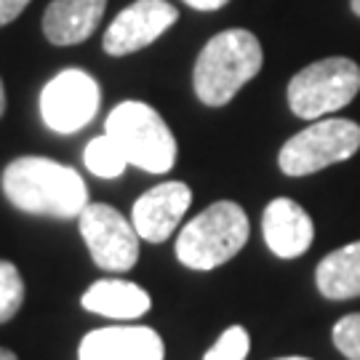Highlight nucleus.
<instances>
[{
	"instance_id": "obj_1",
	"label": "nucleus",
	"mask_w": 360,
	"mask_h": 360,
	"mask_svg": "<svg viewBox=\"0 0 360 360\" xmlns=\"http://www.w3.org/2000/svg\"><path fill=\"white\" fill-rule=\"evenodd\" d=\"M3 193L11 206L38 217L72 219L89 206V187L75 168L38 155L16 158L6 166Z\"/></svg>"
},
{
	"instance_id": "obj_2",
	"label": "nucleus",
	"mask_w": 360,
	"mask_h": 360,
	"mask_svg": "<svg viewBox=\"0 0 360 360\" xmlns=\"http://www.w3.org/2000/svg\"><path fill=\"white\" fill-rule=\"evenodd\" d=\"M264 65V51L254 32L224 30L203 46L193 70L198 99L208 107H224Z\"/></svg>"
},
{
	"instance_id": "obj_3",
	"label": "nucleus",
	"mask_w": 360,
	"mask_h": 360,
	"mask_svg": "<svg viewBox=\"0 0 360 360\" xmlns=\"http://www.w3.org/2000/svg\"><path fill=\"white\" fill-rule=\"evenodd\" d=\"M248 232L251 224L243 208L232 200H219L181 227L176 259L190 270H217L243 248Z\"/></svg>"
},
{
	"instance_id": "obj_4",
	"label": "nucleus",
	"mask_w": 360,
	"mask_h": 360,
	"mask_svg": "<svg viewBox=\"0 0 360 360\" xmlns=\"http://www.w3.org/2000/svg\"><path fill=\"white\" fill-rule=\"evenodd\" d=\"M104 134L126 155L129 166L166 174L176 163V139L160 112L144 102H123L107 115Z\"/></svg>"
},
{
	"instance_id": "obj_5",
	"label": "nucleus",
	"mask_w": 360,
	"mask_h": 360,
	"mask_svg": "<svg viewBox=\"0 0 360 360\" xmlns=\"http://www.w3.org/2000/svg\"><path fill=\"white\" fill-rule=\"evenodd\" d=\"M360 91V67L347 56H328L299 70L288 83V107L296 117L318 120L347 107Z\"/></svg>"
},
{
	"instance_id": "obj_6",
	"label": "nucleus",
	"mask_w": 360,
	"mask_h": 360,
	"mask_svg": "<svg viewBox=\"0 0 360 360\" xmlns=\"http://www.w3.org/2000/svg\"><path fill=\"white\" fill-rule=\"evenodd\" d=\"M360 150V126L347 117H326L299 131L281 147L278 166L285 176H309L315 171L349 160Z\"/></svg>"
},
{
	"instance_id": "obj_7",
	"label": "nucleus",
	"mask_w": 360,
	"mask_h": 360,
	"mask_svg": "<svg viewBox=\"0 0 360 360\" xmlns=\"http://www.w3.org/2000/svg\"><path fill=\"white\" fill-rule=\"evenodd\" d=\"M80 235L94 264L104 272H129L139 259V232L134 221L107 203H89L80 211Z\"/></svg>"
},
{
	"instance_id": "obj_8",
	"label": "nucleus",
	"mask_w": 360,
	"mask_h": 360,
	"mask_svg": "<svg viewBox=\"0 0 360 360\" xmlns=\"http://www.w3.org/2000/svg\"><path fill=\"white\" fill-rule=\"evenodd\" d=\"M99 83L83 70H62L40 91V115L56 134H75L99 112Z\"/></svg>"
},
{
	"instance_id": "obj_9",
	"label": "nucleus",
	"mask_w": 360,
	"mask_h": 360,
	"mask_svg": "<svg viewBox=\"0 0 360 360\" xmlns=\"http://www.w3.org/2000/svg\"><path fill=\"white\" fill-rule=\"evenodd\" d=\"M179 11L168 0H136L117 13L104 32V51L110 56H129L147 49L171 25H176Z\"/></svg>"
},
{
	"instance_id": "obj_10",
	"label": "nucleus",
	"mask_w": 360,
	"mask_h": 360,
	"mask_svg": "<svg viewBox=\"0 0 360 360\" xmlns=\"http://www.w3.org/2000/svg\"><path fill=\"white\" fill-rule=\"evenodd\" d=\"M190 203H193V190L184 181L158 184L134 203L131 211L134 230L150 243H163L176 232Z\"/></svg>"
},
{
	"instance_id": "obj_11",
	"label": "nucleus",
	"mask_w": 360,
	"mask_h": 360,
	"mask_svg": "<svg viewBox=\"0 0 360 360\" xmlns=\"http://www.w3.org/2000/svg\"><path fill=\"white\" fill-rule=\"evenodd\" d=\"M80 360H163V339L150 326H110L91 331L80 347Z\"/></svg>"
},
{
	"instance_id": "obj_12",
	"label": "nucleus",
	"mask_w": 360,
	"mask_h": 360,
	"mask_svg": "<svg viewBox=\"0 0 360 360\" xmlns=\"http://www.w3.org/2000/svg\"><path fill=\"white\" fill-rule=\"evenodd\" d=\"M262 232H264V243L270 245V251L275 257L296 259L312 245L315 224H312L307 211L296 200L275 198L270 206L264 208Z\"/></svg>"
},
{
	"instance_id": "obj_13",
	"label": "nucleus",
	"mask_w": 360,
	"mask_h": 360,
	"mask_svg": "<svg viewBox=\"0 0 360 360\" xmlns=\"http://www.w3.org/2000/svg\"><path fill=\"white\" fill-rule=\"evenodd\" d=\"M107 0H53L43 13V32L53 46L89 40L102 22Z\"/></svg>"
},
{
	"instance_id": "obj_14",
	"label": "nucleus",
	"mask_w": 360,
	"mask_h": 360,
	"mask_svg": "<svg viewBox=\"0 0 360 360\" xmlns=\"http://www.w3.org/2000/svg\"><path fill=\"white\" fill-rule=\"evenodd\" d=\"M83 309L112 318V321H134L142 318L147 309L153 307V299L142 285L131 281H96L80 299Z\"/></svg>"
},
{
	"instance_id": "obj_15",
	"label": "nucleus",
	"mask_w": 360,
	"mask_h": 360,
	"mask_svg": "<svg viewBox=\"0 0 360 360\" xmlns=\"http://www.w3.org/2000/svg\"><path fill=\"white\" fill-rule=\"evenodd\" d=\"M315 283L326 299H355L360 296V240L347 243L321 259Z\"/></svg>"
},
{
	"instance_id": "obj_16",
	"label": "nucleus",
	"mask_w": 360,
	"mask_h": 360,
	"mask_svg": "<svg viewBox=\"0 0 360 360\" xmlns=\"http://www.w3.org/2000/svg\"><path fill=\"white\" fill-rule=\"evenodd\" d=\"M83 160H86V168H89L94 176H102V179H117L129 160L126 155L117 150V144L104 134V136H96L91 139L86 153H83Z\"/></svg>"
},
{
	"instance_id": "obj_17",
	"label": "nucleus",
	"mask_w": 360,
	"mask_h": 360,
	"mask_svg": "<svg viewBox=\"0 0 360 360\" xmlns=\"http://www.w3.org/2000/svg\"><path fill=\"white\" fill-rule=\"evenodd\" d=\"M25 302V281L16 264L0 259V323H8Z\"/></svg>"
},
{
	"instance_id": "obj_18",
	"label": "nucleus",
	"mask_w": 360,
	"mask_h": 360,
	"mask_svg": "<svg viewBox=\"0 0 360 360\" xmlns=\"http://www.w3.org/2000/svg\"><path fill=\"white\" fill-rule=\"evenodd\" d=\"M251 349V339L243 326H230L224 334L217 339V345L208 349L203 360H245Z\"/></svg>"
},
{
	"instance_id": "obj_19",
	"label": "nucleus",
	"mask_w": 360,
	"mask_h": 360,
	"mask_svg": "<svg viewBox=\"0 0 360 360\" xmlns=\"http://www.w3.org/2000/svg\"><path fill=\"white\" fill-rule=\"evenodd\" d=\"M334 345L347 360H360V312L339 318L334 326Z\"/></svg>"
},
{
	"instance_id": "obj_20",
	"label": "nucleus",
	"mask_w": 360,
	"mask_h": 360,
	"mask_svg": "<svg viewBox=\"0 0 360 360\" xmlns=\"http://www.w3.org/2000/svg\"><path fill=\"white\" fill-rule=\"evenodd\" d=\"M27 6H30V0H0V27L11 25Z\"/></svg>"
},
{
	"instance_id": "obj_21",
	"label": "nucleus",
	"mask_w": 360,
	"mask_h": 360,
	"mask_svg": "<svg viewBox=\"0 0 360 360\" xmlns=\"http://www.w3.org/2000/svg\"><path fill=\"white\" fill-rule=\"evenodd\" d=\"M190 8H198V11H217L221 6H227L230 0H184Z\"/></svg>"
},
{
	"instance_id": "obj_22",
	"label": "nucleus",
	"mask_w": 360,
	"mask_h": 360,
	"mask_svg": "<svg viewBox=\"0 0 360 360\" xmlns=\"http://www.w3.org/2000/svg\"><path fill=\"white\" fill-rule=\"evenodd\" d=\"M6 112V89H3V80H0V117Z\"/></svg>"
},
{
	"instance_id": "obj_23",
	"label": "nucleus",
	"mask_w": 360,
	"mask_h": 360,
	"mask_svg": "<svg viewBox=\"0 0 360 360\" xmlns=\"http://www.w3.org/2000/svg\"><path fill=\"white\" fill-rule=\"evenodd\" d=\"M0 360H19V358H16V355H13L11 349L0 347Z\"/></svg>"
},
{
	"instance_id": "obj_24",
	"label": "nucleus",
	"mask_w": 360,
	"mask_h": 360,
	"mask_svg": "<svg viewBox=\"0 0 360 360\" xmlns=\"http://www.w3.org/2000/svg\"><path fill=\"white\" fill-rule=\"evenodd\" d=\"M349 8H352V11L360 16V0H349Z\"/></svg>"
},
{
	"instance_id": "obj_25",
	"label": "nucleus",
	"mask_w": 360,
	"mask_h": 360,
	"mask_svg": "<svg viewBox=\"0 0 360 360\" xmlns=\"http://www.w3.org/2000/svg\"><path fill=\"white\" fill-rule=\"evenodd\" d=\"M278 360H309V358H296L294 355V358H278Z\"/></svg>"
}]
</instances>
